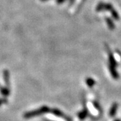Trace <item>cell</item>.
Returning a JSON list of instances; mask_svg holds the SVG:
<instances>
[{"instance_id": "8992f818", "label": "cell", "mask_w": 121, "mask_h": 121, "mask_svg": "<svg viewBox=\"0 0 121 121\" xmlns=\"http://www.w3.org/2000/svg\"><path fill=\"white\" fill-rule=\"evenodd\" d=\"M86 83L88 86L91 87L94 83H95V81H94V79H91V78H87L86 80Z\"/></svg>"}, {"instance_id": "ba28073f", "label": "cell", "mask_w": 121, "mask_h": 121, "mask_svg": "<svg viewBox=\"0 0 121 121\" xmlns=\"http://www.w3.org/2000/svg\"><path fill=\"white\" fill-rule=\"evenodd\" d=\"M111 13H112V16L114 19H116V20H118L119 19V16H118V14L116 10H114L113 9L111 11Z\"/></svg>"}, {"instance_id": "7a4b0ae2", "label": "cell", "mask_w": 121, "mask_h": 121, "mask_svg": "<svg viewBox=\"0 0 121 121\" xmlns=\"http://www.w3.org/2000/svg\"><path fill=\"white\" fill-rule=\"evenodd\" d=\"M51 112H52V114H54L55 115H56L57 117H63V118H65L66 120H69V121H71L70 119H69V118L68 117H65V115L63 114V113L62 112H60L59 110H57V109H53L51 110Z\"/></svg>"}, {"instance_id": "9c48e42d", "label": "cell", "mask_w": 121, "mask_h": 121, "mask_svg": "<svg viewBox=\"0 0 121 121\" xmlns=\"http://www.w3.org/2000/svg\"><path fill=\"white\" fill-rule=\"evenodd\" d=\"M1 93L3 95H8L9 94V90H8L7 88H4L3 90H1Z\"/></svg>"}, {"instance_id": "5b68a950", "label": "cell", "mask_w": 121, "mask_h": 121, "mask_svg": "<svg viewBox=\"0 0 121 121\" xmlns=\"http://www.w3.org/2000/svg\"><path fill=\"white\" fill-rule=\"evenodd\" d=\"M106 22H107V24H108V27L110 28V29H113L114 28V23L110 19V18H106Z\"/></svg>"}, {"instance_id": "7c38bea8", "label": "cell", "mask_w": 121, "mask_h": 121, "mask_svg": "<svg viewBox=\"0 0 121 121\" xmlns=\"http://www.w3.org/2000/svg\"><path fill=\"white\" fill-rule=\"evenodd\" d=\"M121 121L120 120H117V121Z\"/></svg>"}, {"instance_id": "8fae6325", "label": "cell", "mask_w": 121, "mask_h": 121, "mask_svg": "<svg viewBox=\"0 0 121 121\" xmlns=\"http://www.w3.org/2000/svg\"><path fill=\"white\" fill-rule=\"evenodd\" d=\"M41 1H48V0H40Z\"/></svg>"}, {"instance_id": "30bf717a", "label": "cell", "mask_w": 121, "mask_h": 121, "mask_svg": "<svg viewBox=\"0 0 121 121\" xmlns=\"http://www.w3.org/2000/svg\"><path fill=\"white\" fill-rule=\"evenodd\" d=\"M65 1V0H56V1H57L58 4H62V3H63Z\"/></svg>"}, {"instance_id": "52a82bcc", "label": "cell", "mask_w": 121, "mask_h": 121, "mask_svg": "<svg viewBox=\"0 0 121 121\" xmlns=\"http://www.w3.org/2000/svg\"><path fill=\"white\" fill-rule=\"evenodd\" d=\"M87 116V111L86 110H83L82 112L79 113V117L80 119H83L85 118Z\"/></svg>"}, {"instance_id": "6da1fadb", "label": "cell", "mask_w": 121, "mask_h": 121, "mask_svg": "<svg viewBox=\"0 0 121 121\" xmlns=\"http://www.w3.org/2000/svg\"><path fill=\"white\" fill-rule=\"evenodd\" d=\"M48 111H49V108H48L47 106H43V107L39 108V109H37L36 110H33V111H31V112H26L24 115V117L25 118H31L38 117L39 115H41L43 114L48 112Z\"/></svg>"}, {"instance_id": "3957f363", "label": "cell", "mask_w": 121, "mask_h": 121, "mask_svg": "<svg viewBox=\"0 0 121 121\" xmlns=\"http://www.w3.org/2000/svg\"><path fill=\"white\" fill-rule=\"evenodd\" d=\"M109 61H110V66L115 67L117 66V62L114 59V57L113 56L111 52H109Z\"/></svg>"}, {"instance_id": "277c9868", "label": "cell", "mask_w": 121, "mask_h": 121, "mask_svg": "<svg viewBox=\"0 0 121 121\" xmlns=\"http://www.w3.org/2000/svg\"><path fill=\"white\" fill-rule=\"evenodd\" d=\"M117 104H113L112 107L111 108V109H110V116H111V117H114V114H115L116 112H117Z\"/></svg>"}]
</instances>
